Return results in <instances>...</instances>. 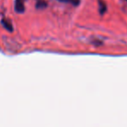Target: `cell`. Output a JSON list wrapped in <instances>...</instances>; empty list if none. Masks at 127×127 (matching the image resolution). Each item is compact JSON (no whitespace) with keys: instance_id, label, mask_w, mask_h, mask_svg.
I'll return each instance as SVG.
<instances>
[{"instance_id":"obj_4","label":"cell","mask_w":127,"mask_h":127,"mask_svg":"<svg viewBox=\"0 0 127 127\" xmlns=\"http://www.w3.org/2000/svg\"><path fill=\"white\" fill-rule=\"evenodd\" d=\"M60 2H63V3H72V4L77 5L79 3V0H58Z\"/></svg>"},{"instance_id":"obj_2","label":"cell","mask_w":127,"mask_h":127,"mask_svg":"<svg viewBox=\"0 0 127 127\" xmlns=\"http://www.w3.org/2000/svg\"><path fill=\"white\" fill-rule=\"evenodd\" d=\"M1 23H2V24H3V26L7 30H9V31H12V30H12L13 28H12L11 24H10L9 21L5 20V19H2Z\"/></svg>"},{"instance_id":"obj_5","label":"cell","mask_w":127,"mask_h":127,"mask_svg":"<svg viewBox=\"0 0 127 127\" xmlns=\"http://www.w3.org/2000/svg\"><path fill=\"white\" fill-rule=\"evenodd\" d=\"M99 4H100V13L103 14L105 10V5L103 3V2H99Z\"/></svg>"},{"instance_id":"obj_3","label":"cell","mask_w":127,"mask_h":127,"mask_svg":"<svg viewBox=\"0 0 127 127\" xmlns=\"http://www.w3.org/2000/svg\"><path fill=\"white\" fill-rule=\"evenodd\" d=\"M48 5V3H46L45 1H42V0H39V1H37L36 4H35V7H36L37 9H44L46 8Z\"/></svg>"},{"instance_id":"obj_1","label":"cell","mask_w":127,"mask_h":127,"mask_svg":"<svg viewBox=\"0 0 127 127\" xmlns=\"http://www.w3.org/2000/svg\"><path fill=\"white\" fill-rule=\"evenodd\" d=\"M25 10L24 0H15V10L17 13H23Z\"/></svg>"}]
</instances>
